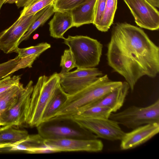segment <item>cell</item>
I'll return each mask as SVG.
<instances>
[{
	"mask_svg": "<svg viewBox=\"0 0 159 159\" xmlns=\"http://www.w3.org/2000/svg\"><path fill=\"white\" fill-rule=\"evenodd\" d=\"M109 118L132 129L145 124L159 123V99L147 107L132 106L120 112L111 113Z\"/></svg>",
	"mask_w": 159,
	"mask_h": 159,
	"instance_id": "8992f818",
	"label": "cell"
},
{
	"mask_svg": "<svg viewBox=\"0 0 159 159\" xmlns=\"http://www.w3.org/2000/svg\"><path fill=\"white\" fill-rule=\"evenodd\" d=\"M61 70L59 74L66 73L76 67L75 61L73 55L70 50L66 49L61 56L60 63Z\"/></svg>",
	"mask_w": 159,
	"mask_h": 159,
	"instance_id": "484cf974",
	"label": "cell"
},
{
	"mask_svg": "<svg viewBox=\"0 0 159 159\" xmlns=\"http://www.w3.org/2000/svg\"><path fill=\"white\" fill-rule=\"evenodd\" d=\"M159 132V123L148 124L137 127L130 132L125 133L120 140L121 150L135 148L149 140Z\"/></svg>",
	"mask_w": 159,
	"mask_h": 159,
	"instance_id": "4fadbf2b",
	"label": "cell"
},
{
	"mask_svg": "<svg viewBox=\"0 0 159 159\" xmlns=\"http://www.w3.org/2000/svg\"><path fill=\"white\" fill-rule=\"evenodd\" d=\"M109 108L93 105L77 113L71 118L109 119L112 113Z\"/></svg>",
	"mask_w": 159,
	"mask_h": 159,
	"instance_id": "7402d4cb",
	"label": "cell"
},
{
	"mask_svg": "<svg viewBox=\"0 0 159 159\" xmlns=\"http://www.w3.org/2000/svg\"><path fill=\"white\" fill-rule=\"evenodd\" d=\"M1 7H0V9H1Z\"/></svg>",
	"mask_w": 159,
	"mask_h": 159,
	"instance_id": "e575fe53",
	"label": "cell"
},
{
	"mask_svg": "<svg viewBox=\"0 0 159 159\" xmlns=\"http://www.w3.org/2000/svg\"><path fill=\"white\" fill-rule=\"evenodd\" d=\"M55 12L53 4L49 6L42 15L30 26L27 32L20 39L19 45L22 41L28 39L31 34L38 27L43 25Z\"/></svg>",
	"mask_w": 159,
	"mask_h": 159,
	"instance_id": "603a6c76",
	"label": "cell"
},
{
	"mask_svg": "<svg viewBox=\"0 0 159 159\" xmlns=\"http://www.w3.org/2000/svg\"><path fill=\"white\" fill-rule=\"evenodd\" d=\"M156 7H159V0H147Z\"/></svg>",
	"mask_w": 159,
	"mask_h": 159,
	"instance_id": "d6a6232c",
	"label": "cell"
},
{
	"mask_svg": "<svg viewBox=\"0 0 159 159\" xmlns=\"http://www.w3.org/2000/svg\"><path fill=\"white\" fill-rule=\"evenodd\" d=\"M24 88L20 83L0 94V117L14 103Z\"/></svg>",
	"mask_w": 159,
	"mask_h": 159,
	"instance_id": "ffe728a7",
	"label": "cell"
},
{
	"mask_svg": "<svg viewBox=\"0 0 159 159\" xmlns=\"http://www.w3.org/2000/svg\"><path fill=\"white\" fill-rule=\"evenodd\" d=\"M50 44L47 43H40L35 46H31L24 48H16L14 52L18 53L20 58L35 54L40 55L42 52L50 48Z\"/></svg>",
	"mask_w": 159,
	"mask_h": 159,
	"instance_id": "d4e9b609",
	"label": "cell"
},
{
	"mask_svg": "<svg viewBox=\"0 0 159 159\" xmlns=\"http://www.w3.org/2000/svg\"><path fill=\"white\" fill-rule=\"evenodd\" d=\"M40 55L35 54L27 56L20 58L17 65L10 73V75L19 69L28 67L31 68L34 61Z\"/></svg>",
	"mask_w": 159,
	"mask_h": 159,
	"instance_id": "f546056e",
	"label": "cell"
},
{
	"mask_svg": "<svg viewBox=\"0 0 159 159\" xmlns=\"http://www.w3.org/2000/svg\"><path fill=\"white\" fill-rule=\"evenodd\" d=\"M31 0H7L4 3H15L18 8L24 7Z\"/></svg>",
	"mask_w": 159,
	"mask_h": 159,
	"instance_id": "1f68e13d",
	"label": "cell"
},
{
	"mask_svg": "<svg viewBox=\"0 0 159 159\" xmlns=\"http://www.w3.org/2000/svg\"><path fill=\"white\" fill-rule=\"evenodd\" d=\"M55 0H31L21 11L20 16H30L53 4Z\"/></svg>",
	"mask_w": 159,
	"mask_h": 159,
	"instance_id": "cb8c5ba5",
	"label": "cell"
},
{
	"mask_svg": "<svg viewBox=\"0 0 159 159\" xmlns=\"http://www.w3.org/2000/svg\"><path fill=\"white\" fill-rule=\"evenodd\" d=\"M63 39L74 56L77 68L94 67L99 64L102 45L97 40L83 35H69Z\"/></svg>",
	"mask_w": 159,
	"mask_h": 159,
	"instance_id": "5b68a950",
	"label": "cell"
},
{
	"mask_svg": "<svg viewBox=\"0 0 159 159\" xmlns=\"http://www.w3.org/2000/svg\"><path fill=\"white\" fill-rule=\"evenodd\" d=\"M88 0H55L53 4L55 12L70 11Z\"/></svg>",
	"mask_w": 159,
	"mask_h": 159,
	"instance_id": "4316f807",
	"label": "cell"
},
{
	"mask_svg": "<svg viewBox=\"0 0 159 159\" xmlns=\"http://www.w3.org/2000/svg\"><path fill=\"white\" fill-rule=\"evenodd\" d=\"M33 87V81H30L14 103L1 116L0 126H19L25 123Z\"/></svg>",
	"mask_w": 159,
	"mask_h": 159,
	"instance_id": "9c48e42d",
	"label": "cell"
},
{
	"mask_svg": "<svg viewBox=\"0 0 159 159\" xmlns=\"http://www.w3.org/2000/svg\"><path fill=\"white\" fill-rule=\"evenodd\" d=\"M44 139L39 134L29 135L25 140L16 144L11 146L10 151H24L31 153L33 151L47 146L44 143Z\"/></svg>",
	"mask_w": 159,
	"mask_h": 159,
	"instance_id": "d6986e66",
	"label": "cell"
},
{
	"mask_svg": "<svg viewBox=\"0 0 159 159\" xmlns=\"http://www.w3.org/2000/svg\"><path fill=\"white\" fill-rule=\"evenodd\" d=\"M59 75L61 87L67 93L71 95L89 85L98 76H102V73L98 69L95 67L77 68L73 71Z\"/></svg>",
	"mask_w": 159,
	"mask_h": 159,
	"instance_id": "ba28073f",
	"label": "cell"
},
{
	"mask_svg": "<svg viewBox=\"0 0 159 159\" xmlns=\"http://www.w3.org/2000/svg\"><path fill=\"white\" fill-rule=\"evenodd\" d=\"M7 0H0V7H2V5Z\"/></svg>",
	"mask_w": 159,
	"mask_h": 159,
	"instance_id": "836d02e7",
	"label": "cell"
},
{
	"mask_svg": "<svg viewBox=\"0 0 159 159\" xmlns=\"http://www.w3.org/2000/svg\"><path fill=\"white\" fill-rule=\"evenodd\" d=\"M36 127L38 134L44 139L98 138L70 118L54 117L42 122Z\"/></svg>",
	"mask_w": 159,
	"mask_h": 159,
	"instance_id": "277c9868",
	"label": "cell"
},
{
	"mask_svg": "<svg viewBox=\"0 0 159 159\" xmlns=\"http://www.w3.org/2000/svg\"><path fill=\"white\" fill-rule=\"evenodd\" d=\"M13 126H5L0 128V145L9 148L25 139L29 136L26 130L16 129Z\"/></svg>",
	"mask_w": 159,
	"mask_h": 159,
	"instance_id": "ac0fdd59",
	"label": "cell"
},
{
	"mask_svg": "<svg viewBox=\"0 0 159 159\" xmlns=\"http://www.w3.org/2000/svg\"><path fill=\"white\" fill-rule=\"evenodd\" d=\"M68 96V94L62 89L59 83L55 89L45 111L42 122L53 118L66 101Z\"/></svg>",
	"mask_w": 159,
	"mask_h": 159,
	"instance_id": "e0dca14e",
	"label": "cell"
},
{
	"mask_svg": "<svg viewBox=\"0 0 159 159\" xmlns=\"http://www.w3.org/2000/svg\"><path fill=\"white\" fill-rule=\"evenodd\" d=\"M20 75L8 76L0 80V94L19 84Z\"/></svg>",
	"mask_w": 159,
	"mask_h": 159,
	"instance_id": "f1b7e54d",
	"label": "cell"
},
{
	"mask_svg": "<svg viewBox=\"0 0 159 159\" xmlns=\"http://www.w3.org/2000/svg\"><path fill=\"white\" fill-rule=\"evenodd\" d=\"M48 7L34 15L20 16L11 26L0 32V50L6 54L15 52L20 39Z\"/></svg>",
	"mask_w": 159,
	"mask_h": 159,
	"instance_id": "52a82bcc",
	"label": "cell"
},
{
	"mask_svg": "<svg viewBox=\"0 0 159 159\" xmlns=\"http://www.w3.org/2000/svg\"><path fill=\"white\" fill-rule=\"evenodd\" d=\"M129 88L126 81L122 82L121 85L100 100L89 105L84 110L93 105H98L109 108L112 112H116L123 106Z\"/></svg>",
	"mask_w": 159,
	"mask_h": 159,
	"instance_id": "5bb4252c",
	"label": "cell"
},
{
	"mask_svg": "<svg viewBox=\"0 0 159 159\" xmlns=\"http://www.w3.org/2000/svg\"><path fill=\"white\" fill-rule=\"evenodd\" d=\"M59 81L57 72L39 78L33 87L26 116L25 123L30 126L37 127L42 122L45 111Z\"/></svg>",
	"mask_w": 159,
	"mask_h": 159,
	"instance_id": "3957f363",
	"label": "cell"
},
{
	"mask_svg": "<svg viewBox=\"0 0 159 159\" xmlns=\"http://www.w3.org/2000/svg\"></svg>",
	"mask_w": 159,
	"mask_h": 159,
	"instance_id": "d590c367",
	"label": "cell"
},
{
	"mask_svg": "<svg viewBox=\"0 0 159 159\" xmlns=\"http://www.w3.org/2000/svg\"><path fill=\"white\" fill-rule=\"evenodd\" d=\"M81 126L99 137L108 140H121L125 133L118 123L109 118H72Z\"/></svg>",
	"mask_w": 159,
	"mask_h": 159,
	"instance_id": "30bf717a",
	"label": "cell"
},
{
	"mask_svg": "<svg viewBox=\"0 0 159 159\" xmlns=\"http://www.w3.org/2000/svg\"><path fill=\"white\" fill-rule=\"evenodd\" d=\"M140 27L151 30L159 28V13L147 0H123Z\"/></svg>",
	"mask_w": 159,
	"mask_h": 159,
	"instance_id": "8fae6325",
	"label": "cell"
},
{
	"mask_svg": "<svg viewBox=\"0 0 159 159\" xmlns=\"http://www.w3.org/2000/svg\"><path fill=\"white\" fill-rule=\"evenodd\" d=\"M117 0H107L104 11L97 29L102 32L107 31L112 24L117 8Z\"/></svg>",
	"mask_w": 159,
	"mask_h": 159,
	"instance_id": "44dd1931",
	"label": "cell"
},
{
	"mask_svg": "<svg viewBox=\"0 0 159 159\" xmlns=\"http://www.w3.org/2000/svg\"><path fill=\"white\" fill-rule=\"evenodd\" d=\"M122 83L120 81L111 80L107 75L98 77L84 89L74 94H68L67 99L54 117L71 118Z\"/></svg>",
	"mask_w": 159,
	"mask_h": 159,
	"instance_id": "7a4b0ae2",
	"label": "cell"
},
{
	"mask_svg": "<svg viewBox=\"0 0 159 159\" xmlns=\"http://www.w3.org/2000/svg\"><path fill=\"white\" fill-rule=\"evenodd\" d=\"M48 24L51 37L57 39H64L65 33L73 27V20L70 11L55 12Z\"/></svg>",
	"mask_w": 159,
	"mask_h": 159,
	"instance_id": "9a60e30c",
	"label": "cell"
},
{
	"mask_svg": "<svg viewBox=\"0 0 159 159\" xmlns=\"http://www.w3.org/2000/svg\"><path fill=\"white\" fill-rule=\"evenodd\" d=\"M107 0H96L94 12V21L93 24L96 27L102 16Z\"/></svg>",
	"mask_w": 159,
	"mask_h": 159,
	"instance_id": "4dcf8cb0",
	"label": "cell"
},
{
	"mask_svg": "<svg viewBox=\"0 0 159 159\" xmlns=\"http://www.w3.org/2000/svg\"><path fill=\"white\" fill-rule=\"evenodd\" d=\"M45 144L61 152L84 151L98 152L103 148L102 141L99 139L70 138L55 139H44Z\"/></svg>",
	"mask_w": 159,
	"mask_h": 159,
	"instance_id": "7c38bea8",
	"label": "cell"
},
{
	"mask_svg": "<svg viewBox=\"0 0 159 159\" xmlns=\"http://www.w3.org/2000/svg\"><path fill=\"white\" fill-rule=\"evenodd\" d=\"M96 0H88L70 10L73 27L93 24L94 21V7Z\"/></svg>",
	"mask_w": 159,
	"mask_h": 159,
	"instance_id": "2e32d148",
	"label": "cell"
},
{
	"mask_svg": "<svg viewBox=\"0 0 159 159\" xmlns=\"http://www.w3.org/2000/svg\"><path fill=\"white\" fill-rule=\"evenodd\" d=\"M20 58L18 56L14 58L0 64V80L10 75V73L15 67Z\"/></svg>",
	"mask_w": 159,
	"mask_h": 159,
	"instance_id": "83f0119b",
	"label": "cell"
},
{
	"mask_svg": "<svg viewBox=\"0 0 159 159\" xmlns=\"http://www.w3.org/2000/svg\"><path fill=\"white\" fill-rule=\"evenodd\" d=\"M107 57L109 65L125 78L131 91L140 78H154L159 71L158 47L143 30L126 22L113 26Z\"/></svg>",
	"mask_w": 159,
	"mask_h": 159,
	"instance_id": "6da1fadb",
	"label": "cell"
}]
</instances>
